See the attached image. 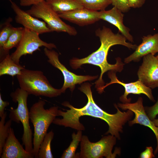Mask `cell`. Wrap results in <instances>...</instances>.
<instances>
[{
    "mask_svg": "<svg viewBox=\"0 0 158 158\" xmlns=\"http://www.w3.org/2000/svg\"><path fill=\"white\" fill-rule=\"evenodd\" d=\"M91 86L89 83H85L78 88L87 97V103L84 107L76 108L68 102H64L62 103V105L68 107L69 109H65L66 111L58 110V116H61L62 118H56L53 123L70 127L78 130H83L85 128L80 122V118L83 116H89L105 121L109 126L108 130L105 134L110 133L120 139V133L123 132V126L131 119L134 113L128 109L126 111L122 112L115 104L114 106L117 110L115 114H111L104 111L96 104L94 100L91 88Z\"/></svg>",
    "mask_w": 158,
    "mask_h": 158,
    "instance_id": "cell-1",
    "label": "cell"
},
{
    "mask_svg": "<svg viewBox=\"0 0 158 158\" xmlns=\"http://www.w3.org/2000/svg\"><path fill=\"white\" fill-rule=\"evenodd\" d=\"M96 35L98 37L101 42L99 48L87 56L79 59L73 58L70 61L71 67L75 69L80 68L85 64H89L99 66L101 69L100 76L95 83V87L99 94L103 91L102 87L104 82L102 79L104 74L109 71L121 72L123 68L124 64L120 58H116V62L114 64L109 63L107 61L108 52L110 48L114 45L119 44L130 49H135L137 46L126 42V37L118 33L115 34L109 28L104 26L97 29Z\"/></svg>",
    "mask_w": 158,
    "mask_h": 158,
    "instance_id": "cell-2",
    "label": "cell"
},
{
    "mask_svg": "<svg viewBox=\"0 0 158 158\" xmlns=\"http://www.w3.org/2000/svg\"><path fill=\"white\" fill-rule=\"evenodd\" d=\"M45 101L39 100L32 105L29 111L30 119L34 128L33 154L36 158H38L40 145L50 125L58 116V107L45 109Z\"/></svg>",
    "mask_w": 158,
    "mask_h": 158,
    "instance_id": "cell-3",
    "label": "cell"
},
{
    "mask_svg": "<svg viewBox=\"0 0 158 158\" xmlns=\"http://www.w3.org/2000/svg\"><path fill=\"white\" fill-rule=\"evenodd\" d=\"M20 88L29 95L49 98L56 97L62 93L61 90L53 87L43 72L38 70H22L17 75Z\"/></svg>",
    "mask_w": 158,
    "mask_h": 158,
    "instance_id": "cell-4",
    "label": "cell"
},
{
    "mask_svg": "<svg viewBox=\"0 0 158 158\" xmlns=\"http://www.w3.org/2000/svg\"><path fill=\"white\" fill-rule=\"evenodd\" d=\"M29 95L26 91L20 88H17L11 92L10 96L13 101L18 103V107L16 109L11 108L8 110L10 112V119L18 123H21L23 128L22 138L23 144L26 151L33 154L32 132L30 125L29 111L27 106Z\"/></svg>",
    "mask_w": 158,
    "mask_h": 158,
    "instance_id": "cell-5",
    "label": "cell"
},
{
    "mask_svg": "<svg viewBox=\"0 0 158 158\" xmlns=\"http://www.w3.org/2000/svg\"><path fill=\"white\" fill-rule=\"evenodd\" d=\"M116 139L115 136L111 135L104 136L99 141L94 142H90L87 136L83 135L80 141V151L76 154V158H115L117 155L120 154L119 148H116L112 152Z\"/></svg>",
    "mask_w": 158,
    "mask_h": 158,
    "instance_id": "cell-6",
    "label": "cell"
},
{
    "mask_svg": "<svg viewBox=\"0 0 158 158\" xmlns=\"http://www.w3.org/2000/svg\"><path fill=\"white\" fill-rule=\"evenodd\" d=\"M25 11L34 17L43 20L51 32H65L73 36L77 34L75 28L63 21L46 1L32 5Z\"/></svg>",
    "mask_w": 158,
    "mask_h": 158,
    "instance_id": "cell-7",
    "label": "cell"
},
{
    "mask_svg": "<svg viewBox=\"0 0 158 158\" xmlns=\"http://www.w3.org/2000/svg\"><path fill=\"white\" fill-rule=\"evenodd\" d=\"M37 33L25 28L22 39L15 51L10 55L12 59L17 64H20L21 57L27 54H31L40 48L44 46L49 49L56 48L52 43H48L42 40Z\"/></svg>",
    "mask_w": 158,
    "mask_h": 158,
    "instance_id": "cell-8",
    "label": "cell"
},
{
    "mask_svg": "<svg viewBox=\"0 0 158 158\" xmlns=\"http://www.w3.org/2000/svg\"><path fill=\"white\" fill-rule=\"evenodd\" d=\"M44 54L48 59V62L54 67L59 69L63 75L64 83L61 88L62 93L65 92L66 90L68 88L72 92L76 85L80 84L87 81L94 80L98 77V76L81 75L75 74L69 71L61 63L59 60V54L57 52L46 47L44 48Z\"/></svg>",
    "mask_w": 158,
    "mask_h": 158,
    "instance_id": "cell-9",
    "label": "cell"
},
{
    "mask_svg": "<svg viewBox=\"0 0 158 158\" xmlns=\"http://www.w3.org/2000/svg\"><path fill=\"white\" fill-rule=\"evenodd\" d=\"M117 106L123 110H130L135 114L134 119L129 121L130 126L139 124L148 127L152 130L157 140V146L155 151V153L156 154L158 152V127L147 115L143 106L142 98L139 97L137 101L133 103H118Z\"/></svg>",
    "mask_w": 158,
    "mask_h": 158,
    "instance_id": "cell-10",
    "label": "cell"
},
{
    "mask_svg": "<svg viewBox=\"0 0 158 158\" xmlns=\"http://www.w3.org/2000/svg\"><path fill=\"white\" fill-rule=\"evenodd\" d=\"M138 80L151 89L158 87V60L149 54L143 57L142 63L138 72Z\"/></svg>",
    "mask_w": 158,
    "mask_h": 158,
    "instance_id": "cell-11",
    "label": "cell"
},
{
    "mask_svg": "<svg viewBox=\"0 0 158 158\" xmlns=\"http://www.w3.org/2000/svg\"><path fill=\"white\" fill-rule=\"evenodd\" d=\"M116 72L114 71H111L108 73V75L111 79V81L102 87V90L103 92L104 89L107 86L111 84L118 83L122 85L125 89L124 94L120 98V101L123 103L130 102L131 99H128L127 97L128 95L130 94L137 95L143 94L151 101H155L151 88L146 86L139 80L135 82L128 83L122 82L117 78Z\"/></svg>",
    "mask_w": 158,
    "mask_h": 158,
    "instance_id": "cell-12",
    "label": "cell"
},
{
    "mask_svg": "<svg viewBox=\"0 0 158 158\" xmlns=\"http://www.w3.org/2000/svg\"><path fill=\"white\" fill-rule=\"evenodd\" d=\"M11 3V7L16 14V22L26 28L36 32L39 35L52 32L44 22L40 20L21 9L11 0H9Z\"/></svg>",
    "mask_w": 158,
    "mask_h": 158,
    "instance_id": "cell-13",
    "label": "cell"
},
{
    "mask_svg": "<svg viewBox=\"0 0 158 158\" xmlns=\"http://www.w3.org/2000/svg\"><path fill=\"white\" fill-rule=\"evenodd\" d=\"M142 39V43L137 46L135 51L125 58V63H128L132 61L138 62L147 55L152 54L154 55L158 52V33L143 36Z\"/></svg>",
    "mask_w": 158,
    "mask_h": 158,
    "instance_id": "cell-14",
    "label": "cell"
},
{
    "mask_svg": "<svg viewBox=\"0 0 158 158\" xmlns=\"http://www.w3.org/2000/svg\"><path fill=\"white\" fill-rule=\"evenodd\" d=\"M59 16L61 18L80 26L91 24L100 20L99 11L84 8L59 14Z\"/></svg>",
    "mask_w": 158,
    "mask_h": 158,
    "instance_id": "cell-15",
    "label": "cell"
},
{
    "mask_svg": "<svg viewBox=\"0 0 158 158\" xmlns=\"http://www.w3.org/2000/svg\"><path fill=\"white\" fill-rule=\"evenodd\" d=\"M1 158H32L33 154L24 149L16 138L11 127L8 136L3 147Z\"/></svg>",
    "mask_w": 158,
    "mask_h": 158,
    "instance_id": "cell-16",
    "label": "cell"
},
{
    "mask_svg": "<svg viewBox=\"0 0 158 158\" xmlns=\"http://www.w3.org/2000/svg\"><path fill=\"white\" fill-rule=\"evenodd\" d=\"M120 10L114 6L107 11L105 10L99 11V18L115 26L119 32L129 41L134 42L133 36L130 33V29L123 23L124 15Z\"/></svg>",
    "mask_w": 158,
    "mask_h": 158,
    "instance_id": "cell-17",
    "label": "cell"
},
{
    "mask_svg": "<svg viewBox=\"0 0 158 158\" xmlns=\"http://www.w3.org/2000/svg\"><path fill=\"white\" fill-rule=\"evenodd\" d=\"M59 14L84 8L77 0H46Z\"/></svg>",
    "mask_w": 158,
    "mask_h": 158,
    "instance_id": "cell-18",
    "label": "cell"
},
{
    "mask_svg": "<svg viewBox=\"0 0 158 158\" xmlns=\"http://www.w3.org/2000/svg\"><path fill=\"white\" fill-rule=\"evenodd\" d=\"M25 67L16 63L9 54L1 60L0 63V76L7 75L13 77L20 75Z\"/></svg>",
    "mask_w": 158,
    "mask_h": 158,
    "instance_id": "cell-19",
    "label": "cell"
},
{
    "mask_svg": "<svg viewBox=\"0 0 158 158\" xmlns=\"http://www.w3.org/2000/svg\"><path fill=\"white\" fill-rule=\"evenodd\" d=\"M25 28L23 27L14 28L13 32L8 40L0 50V55L4 54L6 55L8 53L9 50L13 47H17L22 38Z\"/></svg>",
    "mask_w": 158,
    "mask_h": 158,
    "instance_id": "cell-20",
    "label": "cell"
},
{
    "mask_svg": "<svg viewBox=\"0 0 158 158\" xmlns=\"http://www.w3.org/2000/svg\"><path fill=\"white\" fill-rule=\"evenodd\" d=\"M54 135V133L52 130L47 133L40 145L38 153V158L54 157L51 151V142Z\"/></svg>",
    "mask_w": 158,
    "mask_h": 158,
    "instance_id": "cell-21",
    "label": "cell"
},
{
    "mask_svg": "<svg viewBox=\"0 0 158 158\" xmlns=\"http://www.w3.org/2000/svg\"><path fill=\"white\" fill-rule=\"evenodd\" d=\"M82 131L78 130L76 133L73 132L72 134V141L68 147L64 150L61 158H76V151L83 136Z\"/></svg>",
    "mask_w": 158,
    "mask_h": 158,
    "instance_id": "cell-22",
    "label": "cell"
},
{
    "mask_svg": "<svg viewBox=\"0 0 158 158\" xmlns=\"http://www.w3.org/2000/svg\"><path fill=\"white\" fill-rule=\"evenodd\" d=\"M77 0L84 8L95 11L105 10L108 6L111 4V0Z\"/></svg>",
    "mask_w": 158,
    "mask_h": 158,
    "instance_id": "cell-23",
    "label": "cell"
},
{
    "mask_svg": "<svg viewBox=\"0 0 158 158\" xmlns=\"http://www.w3.org/2000/svg\"><path fill=\"white\" fill-rule=\"evenodd\" d=\"M6 116L7 112H5L1 117L0 121V156L2 153L3 147L8 136L9 129L12 121L10 119L5 123Z\"/></svg>",
    "mask_w": 158,
    "mask_h": 158,
    "instance_id": "cell-24",
    "label": "cell"
},
{
    "mask_svg": "<svg viewBox=\"0 0 158 158\" xmlns=\"http://www.w3.org/2000/svg\"><path fill=\"white\" fill-rule=\"evenodd\" d=\"M12 21L11 18H8L0 26V49L1 50L11 35L15 27L11 24Z\"/></svg>",
    "mask_w": 158,
    "mask_h": 158,
    "instance_id": "cell-25",
    "label": "cell"
},
{
    "mask_svg": "<svg viewBox=\"0 0 158 158\" xmlns=\"http://www.w3.org/2000/svg\"><path fill=\"white\" fill-rule=\"evenodd\" d=\"M111 4L123 13L128 12L130 7L128 0H111Z\"/></svg>",
    "mask_w": 158,
    "mask_h": 158,
    "instance_id": "cell-26",
    "label": "cell"
},
{
    "mask_svg": "<svg viewBox=\"0 0 158 158\" xmlns=\"http://www.w3.org/2000/svg\"><path fill=\"white\" fill-rule=\"evenodd\" d=\"M145 110L147 115L151 120L154 119L158 115V99L156 103L153 106L146 107Z\"/></svg>",
    "mask_w": 158,
    "mask_h": 158,
    "instance_id": "cell-27",
    "label": "cell"
},
{
    "mask_svg": "<svg viewBox=\"0 0 158 158\" xmlns=\"http://www.w3.org/2000/svg\"><path fill=\"white\" fill-rule=\"evenodd\" d=\"M130 7L133 8H139L142 7L145 2V0H128Z\"/></svg>",
    "mask_w": 158,
    "mask_h": 158,
    "instance_id": "cell-28",
    "label": "cell"
},
{
    "mask_svg": "<svg viewBox=\"0 0 158 158\" xmlns=\"http://www.w3.org/2000/svg\"><path fill=\"white\" fill-rule=\"evenodd\" d=\"M154 157L153 153V149L151 147H147L145 150L140 154L141 158H152Z\"/></svg>",
    "mask_w": 158,
    "mask_h": 158,
    "instance_id": "cell-29",
    "label": "cell"
},
{
    "mask_svg": "<svg viewBox=\"0 0 158 158\" xmlns=\"http://www.w3.org/2000/svg\"><path fill=\"white\" fill-rule=\"evenodd\" d=\"M46 0H20V5L21 6H28L36 4Z\"/></svg>",
    "mask_w": 158,
    "mask_h": 158,
    "instance_id": "cell-30",
    "label": "cell"
},
{
    "mask_svg": "<svg viewBox=\"0 0 158 158\" xmlns=\"http://www.w3.org/2000/svg\"><path fill=\"white\" fill-rule=\"evenodd\" d=\"M9 105V103L7 101H3L0 93V117H1L4 114V109L6 107Z\"/></svg>",
    "mask_w": 158,
    "mask_h": 158,
    "instance_id": "cell-31",
    "label": "cell"
},
{
    "mask_svg": "<svg viewBox=\"0 0 158 158\" xmlns=\"http://www.w3.org/2000/svg\"><path fill=\"white\" fill-rule=\"evenodd\" d=\"M155 125L158 127V119H154L152 120Z\"/></svg>",
    "mask_w": 158,
    "mask_h": 158,
    "instance_id": "cell-32",
    "label": "cell"
},
{
    "mask_svg": "<svg viewBox=\"0 0 158 158\" xmlns=\"http://www.w3.org/2000/svg\"><path fill=\"white\" fill-rule=\"evenodd\" d=\"M157 58V59L158 60V54L156 56Z\"/></svg>",
    "mask_w": 158,
    "mask_h": 158,
    "instance_id": "cell-33",
    "label": "cell"
}]
</instances>
